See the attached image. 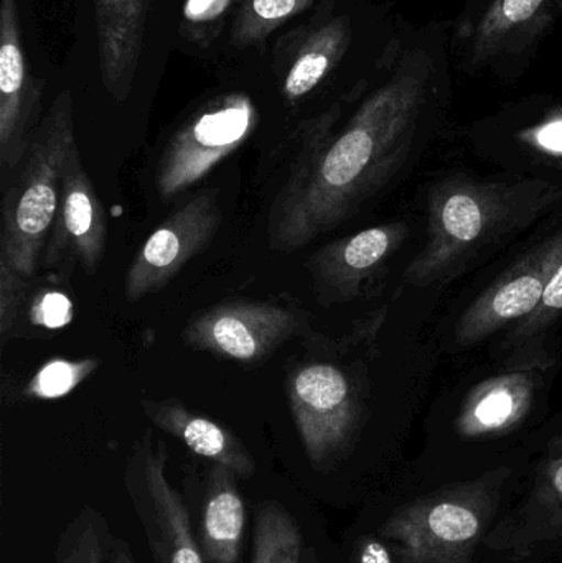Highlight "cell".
I'll return each instance as SVG.
<instances>
[{
    "mask_svg": "<svg viewBox=\"0 0 562 563\" xmlns=\"http://www.w3.org/2000/svg\"><path fill=\"white\" fill-rule=\"evenodd\" d=\"M441 69L429 49H403L339 135L342 102L307 122L302 151L269 210L273 250L293 253L335 230L398 174Z\"/></svg>",
    "mask_w": 562,
    "mask_h": 563,
    "instance_id": "6da1fadb",
    "label": "cell"
},
{
    "mask_svg": "<svg viewBox=\"0 0 562 563\" xmlns=\"http://www.w3.org/2000/svg\"><path fill=\"white\" fill-rule=\"evenodd\" d=\"M560 203L562 185L557 181H488L462 175L438 181L428 198V238L406 269V284H448Z\"/></svg>",
    "mask_w": 562,
    "mask_h": 563,
    "instance_id": "7a4b0ae2",
    "label": "cell"
},
{
    "mask_svg": "<svg viewBox=\"0 0 562 563\" xmlns=\"http://www.w3.org/2000/svg\"><path fill=\"white\" fill-rule=\"evenodd\" d=\"M75 145L73 99L62 91L43 115L2 198L0 267L29 284L42 266L58 211L63 168Z\"/></svg>",
    "mask_w": 562,
    "mask_h": 563,
    "instance_id": "3957f363",
    "label": "cell"
},
{
    "mask_svg": "<svg viewBox=\"0 0 562 563\" xmlns=\"http://www.w3.org/2000/svg\"><path fill=\"white\" fill-rule=\"evenodd\" d=\"M508 470L442 489L396 509L378 534L401 563H472L498 505Z\"/></svg>",
    "mask_w": 562,
    "mask_h": 563,
    "instance_id": "277c9868",
    "label": "cell"
},
{
    "mask_svg": "<svg viewBox=\"0 0 562 563\" xmlns=\"http://www.w3.org/2000/svg\"><path fill=\"white\" fill-rule=\"evenodd\" d=\"M287 402L310 465L332 468L355 440L362 396L352 374L333 363L299 364L287 377Z\"/></svg>",
    "mask_w": 562,
    "mask_h": 563,
    "instance_id": "5b68a950",
    "label": "cell"
},
{
    "mask_svg": "<svg viewBox=\"0 0 562 563\" xmlns=\"http://www.w3.org/2000/svg\"><path fill=\"white\" fill-rule=\"evenodd\" d=\"M168 452L152 430L142 433L124 468L129 505L154 563H205L181 493L167 476Z\"/></svg>",
    "mask_w": 562,
    "mask_h": 563,
    "instance_id": "8992f818",
    "label": "cell"
},
{
    "mask_svg": "<svg viewBox=\"0 0 562 563\" xmlns=\"http://www.w3.org/2000/svg\"><path fill=\"white\" fill-rule=\"evenodd\" d=\"M256 121L250 96L233 92L207 102L165 145L155 172L157 194L168 200L203 180L253 134Z\"/></svg>",
    "mask_w": 562,
    "mask_h": 563,
    "instance_id": "52a82bcc",
    "label": "cell"
},
{
    "mask_svg": "<svg viewBox=\"0 0 562 563\" xmlns=\"http://www.w3.org/2000/svg\"><path fill=\"white\" fill-rule=\"evenodd\" d=\"M302 327L296 311L271 301L231 300L214 305L190 320L181 340L241 364H260Z\"/></svg>",
    "mask_w": 562,
    "mask_h": 563,
    "instance_id": "ba28073f",
    "label": "cell"
},
{
    "mask_svg": "<svg viewBox=\"0 0 562 563\" xmlns=\"http://www.w3.org/2000/svg\"><path fill=\"white\" fill-rule=\"evenodd\" d=\"M218 194L205 190L168 214L147 238L125 276V300H142L167 287L188 261L203 253L220 230Z\"/></svg>",
    "mask_w": 562,
    "mask_h": 563,
    "instance_id": "9c48e42d",
    "label": "cell"
},
{
    "mask_svg": "<svg viewBox=\"0 0 562 563\" xmlns=\"http://www.w3.org/2000/svg\"><path fill=\"white\" fill-rule=\"evenodd\" d=\"M562 263V227L528 251L462 313L455 343L471 347L502 328L530 317Z\"/></svg>",
    "mask_w": 562,
    "mask_h": 563,
    "instance_id": "30bf717a",
    "label": "cell"
},
{
    "mask_svg": "<svg viewBox=\"0 0 562 563\" xmlns=\"http://www.w3.org/2000/svg\"><path fill=\"white\" fill-rule=\"evenodd\" d=\"M106 246L108 217L76 144L63 168L58 211L46 241L42 266L62 276H69L75 269L96 276L104 260Z\"/></svg>",
    "mask_w": 562,
    "mask_h": 563,
    "instance_id": "8fae6325",
    "label": "cell"
},
{
    "mask_svg": "<svg viewBox=\"0 0 562 563\" xmlns=\"http://www.w3.org/2000/svg\"><path fill=\"white\" fill-rule=\"evenodd\" d=\"M43 81L30 75L16 0L0 3V167L16 170L43 118Z\"/></svg>",
    "mask_w": 562,
    "mask_h": 563,
    "instance_id": "7c38bea8",
    "label": "cell"
},
{
    "mask_svg": "<svg viewBox=\"0 0 562 563\" xmlns=\"http://www.w3.org/2000/svg\"><path fill=\"white\" fill-rule=\"evenodd\" d=\"M409 233L408 224L395 221L320 247L307 263L319 300L330 305L360 297L366 280L405 246Z\"/></svg>",
    "mask_w": 562,
    "mask_h": 563,
    "instance_id": "4fadbf2b",
    "label": "cell"
},
{
    "mask_svg": "<svg viewBox=\"0 0 562 563\" xmlns=\"http://www.w3.org/2000/svg\"><path fill=\"white\" fill-rule=\"evenodd\" d=\"M562 13V0H492L471 22L462 23L467 69L485 68L533 48Z\"/></svg>",
    "mask_w": 562,
    "mask_h": 563,
    "instance_id": "5bb4252c",
    "label": "cell"
},
{
    "mask_svg": "<svg viewBox=\"0 0 562 563\" xmlns=\"http://www.w3.org/2000/svg\"><path fill=\"white\" fill-rule=\"evenodd\" d=\"M548 364V356H531L477 384L459 410V435L465 440L491 439L520 427L533 409Z\"/></svg>",
    "mask_w": 562,
    "mask_h": 563,
    "instance_id": "9a60e30c",
    "label": "cell"
},
{
    "mask_svg": "<svg viewBox=\"0 0 562 563\" xmlns=\"http://www.w3.org/2000/svg\"><path fill=\"white\" fill-rule=\"evenodd\" d=\"M151 2L95 0L102 85L118 102H124L134 86Z\"/></svg>",
    "mask_w": 562,
    "mask_h": 563,
    "instance_id": "2e32d148",
    "label": "cell"
},
{
    "mask_svg": "<svg viewBox=\"0 0 562 563\" xmlns=\"http://www.w3.org/2000/svg\"><path fill=\"white\" fill-rule=\"evenodd\" d=\"M141 407L158 430L180 440L194 455L231 470L238 478H251L256 473L253 453L227 427L194 412L177 399H144Z\"/></svg>",
    "mask_w": 562,
    "mask_h": 563,
    "instance_id": "e0dca14e",
    "label": "cell"
},
{
    "mask_svg": "<svg viewBox=\"0 0 562 563\" xmlns=\"http://www.w3.org/2000/svg\"><path fill=\"white\" fill-rule=\"evenodd\" d=\"M246 505L231 470L213 465L207 472L201 499L198 545L205 563H241Z\"/></svg>",
    "mask_w": 562,
    "mask_h": 563,
    "instance_id": "ac0fdd59",
    "label": "cell"
},
{
    "mask_svg": "<svg viewBox=\"0 0 562 563\" xmlns=\"http://www.w3.org/2000/svg\"><path fill=\"white\" fill-rule=\"evenodd\" d=\"M352 42L349 15H337L299 36L284 63L283 95L289 102L313 91L342 62Z\"/></svg>",
    "mask_w": 562,
    "mask_h": 563,
    "instance_id": "d6986e66",
    "label": "cell"
},
{
    "mask_svg": "<svg viewBox=\"0 0 562 563\" xmlns=\"http://www.w3.org/2000/svg\"><path fill=\"white\" fill-rule=\"evenodd\" d=\"M521 512L518 526L525 528L517 544L562 538V437L548 446L533 493Z\"/></svg>",
    "mask_w": 562,
    "mask_h": 563,
    "instance_id": "ffe728a7",
    "label": "cell"
},
{
    "mask_svg": "<svg viewBox=\"0 0 562 563\" xmlns=\"http://www.w3.org/2000/svg\"><path fill=\"white\" fill-rule=\"evenodd\" d=\"M304 536L299 522L280 503H261L256 509L251 563H302Z\"/></svg>",
    "mask_w": 562,
    "mask_h": 563,
    "instance_id": "44dd1931",
    "label": "cell"
},
{
    "mask_svg": "<svg viewBox=\"0 0 562 563\" xmlns=\"http://www.w3.org/2000/svg\"><path fill=\"white\" fill-rule=\"evenodd\" d=\"M114 534L108 519L85 506L63 528L55 549V563H106Z\"/></svg>",
    "mask_w": 562,
    "mask_h": 563,
    "instance_id": "7402d4cb",
    "label": "cell"
},
{
    "mask_svg": "<svg viewBox=\"0 0 562 563\" xmlns=\"http://www.w3.org/2000/svg\"><path fill=\"white\" fill-rule=\"evenodd\" d=\"M316 0H243L231 29V45L247 48L266 42L274 30L309 9Z\"/></svg>",
    "mask_w": 562,
    "mask_h": 563,
    "instance_id": "603a6c76",
    "label": "cell"
},
{
    "mask_svg": "<svg viewBox=\"0 0 562 563\" xmlns=\"http://www.w3.org/2000/svg\"><path fill=\"white\" fill-rule=\"evenodd\" d=\"M99 360H52L25 386V397L32 400H56L68 396L79 384L85 383L96 369Z\"/></svg>",
    "mask_w": 562,
    "mask_h": 563,
    "instance_id": "cb8c5ba5",
    "label": "cell"
},
{
    "mask_svg": "<svg viewBox=\"0 0 562 563\" xmlns=\"http://www.w3.org/2000/svg\"><path fill=\"white\" fill-rule=\"evenodd\" d=\"M233 0H187L184 7L181 35L200 46H208L223 26Z\"/></svg>",
    "mask_w": 562,
    "mask_h": 563,
    "instance_id": "d4e9b609",
    "label": "cell"
},
{
    "mask_svg": "<svg viewBox=\"0 0 562 563\" xmlns=\"http://www.w3.org/2000/svg\"><path fill=\"white\" fill-rule=\"evenodd\" d=\"M562 313V263L554 273L553 279L548 285L544 291L543 300L540 307L530 314V317L521 320L520 323L515 324L511 330V336L508 338V343L514 346H521V344L530 343L535 338L543 334L558 317Z\"/></svg>",
    "mask_w": 562,
    "mask_h": 563,
    "instance_id": "484cf974",
    "label": "cell"
},
{
    "mask_svg": "<svg viewBox=\"0 0 562 563\" xmlns=\"http://www.w3.org/2000/svg\"><path fill=\"white\" fill-rule=\"evenodd\" d=\"M29 282L20 279L5 267H0V340L7 343L19 323Z\"/></svg>",
    "mask_w": 562,
    "mask_h": 563,
    "instance_id": "4316f807",
    "label": "cell"
},
{
    "mask_svg": "<svg viewBox=\"0 0 562 563\" xmlns=\"http://www.w3.org/2000/svg\"><path fill=\"white\" fill-rule=\"evenodd\" d=\"M71 300L59 291H45L38 295L32 305V323L49 330L65 327L71 320Z\"/></svg>",
    "mask_w": 562,
    "mask_h": 563,
    "instance_id": "83f0119b",
    "label": "cell"
},
{
    "mask_svg": "<svg viewBox=\"0 0 562 563\" xmlns=\"http://www.w3.org/2000/svg\"><path fill=\"white\" fill-rule=\"evenodd\" d=\"M524 141L530 142L535 147L553 155H562V118H554L543 122L538 128L525 132Z\"/></svg>",
    "mask_w": 562,
    "mask_h": 563,
    "instance_id": "f1b7e54d",
    "label": "cell"
},
{
    "mask_svg": "<svg viewBox=\"0 0 562 563\" xmlns=\"http://www.w3.org/2000/svg\"><path fill=\"white\" fill-rule=\"evenodd\" d=\"M355 563H395L385 542L376 538H363L356 549Z\"/></svg>",
    "mask_w": 562,
    "mask_h": 563,
    "instance_id": "f546056e",
    "label": "cell"
},
{
    "mask_svg": "<svg viewBox=\"0 0 562 563\" xmlns=\"http://www.w3.org/2000/svg\"><path fill=\"white\" fill-rule=\"evenodd\" d=\"M106 563H137L128 542L121 538H112L111 551H109L108 562Z\"/></svg>",
    "mask_w": 562,
    "mask_h": 563,
    "instance_id": "4dcf8cb0",
    "label": "cell"
},
{
    "mask_svg": "<svg viewBox=\"0 0 562 563\" xmlns=\"http://www.w3.org/2000/svg\"><path fill=\"white\" fill-rule=\"evenodd\" d=\"M302 563H320L313 549H307V551L304 552Z\"/></svg>",
    "mask_w": 562,
    "mask_h": 563,
    "instance_id": "1f68e13d",
    "label": "cell"
},
{
    "mask_svg": "<svg viewBox=\"0 0 562 563\" xmlns=\"http://www.w3.org/2000/svg\"><path fill=\"white\" fill-rule=\"evenodd\" d=\"M491 2H492V0H488V3H491ZM488 3H487V5H488ZM487 5H485V7H487Z\"/></svg>",
    "mask_w": 562,
    "mask_h": 563,
    "instance_id": "d6a6232c",
    "label": "cell"
}]
</instances>
